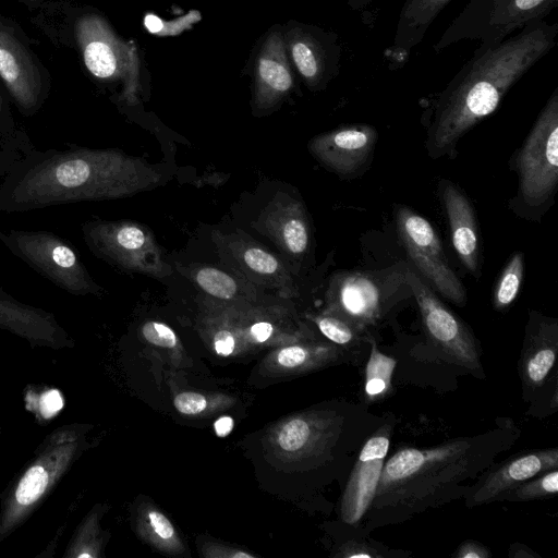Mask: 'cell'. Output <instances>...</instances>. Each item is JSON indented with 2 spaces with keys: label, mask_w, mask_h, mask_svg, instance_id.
Returning <instances> with one entry per match:
<instances>
[{
  "label": "cell",
  "mask_w": 558,
  "mask_h": 558,
  "mask_svg": "<svg viewBox=\"0 0 558 558\" xmlns=\"http://www.w3.org/2000/svg\"><path fill=\"white\" fill-rule=\"evenodd\" d=\"M519 436L508 421L483 434L442 445L405 447L385 460L375 497L364 517L368 530L401 523L463 496Z\"/></svg>",
  "instance_id": "6da1fadb"
},
{
  "label": "cell",
  "mask_w": 558,
  "mask_h": 558,
  "mask_svg": "<svg viewBox=\"0 0 558 558\" xmlns=\"http://www.w3.org/2000/svg\"><path fill=\"white\" fill-rule=\"evenodd\" d=\"M257 228L289 256L301 257L308 250L311 230L306 211L299 201L286 194L272 198L260 214Z\"/></svg>",
  "instance_id": "ac0fdd59"
},
{
  "label": "cell",
  "mask_w": 558,
  "mask_h": 558,
  "mask_svg": "<svg viewBox=\"0 0 558 558\" xmlns=\"http://www.w3.org/2000/svg\"><path fill=\"white\" fill-rule=\"evenodd\" d=\"M524 274V257L518 252L513 254L504 268L495 291L494 306L496 310L507 308L517 298Z\"/></svg>",
  "instance_id": "4316f807"
},
{
  "label": "cell",
  "mask_w": 558,
  "mask_h": 558,
  "mask_svg": "<svg viewBox=\"0 0 558 558\" xmlns=\"http://www.w3.org/2000/svg\"><path fill=\"white\" fill-rule=\"evenodd\" d=\"M142 335L146 341L158 347L173 348L177 344L174 331L162 323H145L142 327Z\"/></svg>",
  "instance_id": "4dcf8cb0"
},
{
  "label": "cell",
  "mask_w": 558,
  "mask_h": 558,
  "mask_svg": "<svg viewBox=\"0 0 558 558\" xmlns=\"http://www.w3.org/2000/svg\"><path fill=\"white\" fill-rule=\"evenodd\" d=\"M557 325L544 324L532 337L523 357V381L531 388L539 387L555 365L557 355Z\"/></svg>",
  "instance_id": "603a6c76"
},
{
  "label": "cell",
  "mask_w": 558,
  "mask_h": 558,
  "mask_svg": "<svg viewBox=\"0 0 558 558\" xmlns=\"http://www.w3.org/2000/svg\"><path fill=\"white\" fill-rule=\"evenodd\" d=\"M1 117H2V99L0 96V134L4 131V128L1 124Z\"/></svg>",
  "instance_id": "b9f144b4"
},
{
  "label": "cell",
  "mask_w": 558,
  "mask_h": 558,
  "mask_svg": "<svg viewBox=\"0 0 558 558\" xmlns=\"http://www.w3.org/2000/svg\"><path fill=\"white\" fill-rule=\"evenodd\" d=\"M82 234L90 252L116 267L156 278L171 275L153 232L137 221L95 218L82 225Z\"/></svg>",
  "instance_id": "52a82bcc"
},
{
  "label": "cell",
  "mask_w": 558,
  "mask_h": 558,
  "mask_svg": "<svg viewBox=\"0 0 558 558\" xmlns=\"http://www.w3.org/2000/svg\"><path fill=\"white\" fill-rule=\"evenodd\" d=\"M0 242L15 257L68 293L97 295L102 291L74 246L50 231L0 229Z\"/></svg>",
  "instance_id": "5b68a950"
},
{
  "label": "cell",
  "mask_w": 558,
  "mask_h": 558,
  "mask_svg": "<svg viewBox=\"0 0 558 558\" xmlns=\"http://www.w3.org/2000/svg\"><path fill=\"white\" fill-rule=\"evenodd\" d=\"M277 360L282 366L296 367L303 365L308 360L311 361L312 354L303 347L292 345L281 349Z\"/></svg>",
  "instance_id": "d6a6232c"
},
{
  "label": "cell",
  "mask_w": 558,
  "mask_h": 558,
  "mask_svg": "<svg viewBox=\"0 0 558 558\" xmlns=\"http://www.w3.org/2000/svg\"><path fill=\"white\" fill-rule=\"evenodd\" d=\"M442 201L450 227L453 248L472 274L478 272V234L475 214L466 196L451 183L442 187Z\"/></svg>",
  "instance_id": "44dd1931"
},
{
  "label": "cell",
  "mask_w": 558,
  "mask_h": 558,
  "mask_svg": "<svg viewBox=\"0 0 558 558\" xmlns=\"http://www.w3.org/2000/svg\"><path fill=\"white\" fill-rule=\"evenodd\" d=\"M407 280L429 338L454 363L470 371H478L480 351L469 328L439 301L430 287L409 266Z\"/></svg>",
  "instance_id": "7c38bea8"
},
{
  "label": "cell",
  "mask_w": 558,
  "mask_h": 558,
  "mask_svg": "<svg viewBox=\"0 0 558 558\" xmlns=\"http://www.w3.org/2000/svg\"><path fill=\"white\" fill-rule=\"evenodd\" d=\"M282 33L291 65L310 89H324L340 73L337 34L296 21H289Z\"/></svg>",
  "instance_id": "8fae6325"
},
{
  "label": "cell",
  "mask_w": 558,
  "mask_h": 558,
  "mask_svg": "<svg viewBox=\"0 0 558 558\" xmlns=\"http://www.w3.org/2000/svg\"><path fill=\"white\" fill-rule=\"evenodd\" d=\"M84 64L96 78L120 81L121 97L129 104L137 101L140 63L135 47L121 40L98 15L81 17L75 27Z\"/></svg>",
  "instance_id": "ba28073f"
},
{
  "label": "cell",
  "mask_w": 558,
  "mask_h": 558,
  "mask_svg": "<svg viewBox=\"0 0 558 558\" xmlns=\"http://www.w3.org/2000/svg\"><path fill=\"white\" fill-rule=\"evenodd\" d=\"M557 7L558 0H470L434 45V51L464 40L494 47L527 24L545 20Z\"/></svg>",
  "instance_id": "277c9868"
},
{
  "label": "cell",
  "mask_w": 558,
  "mask_h": 558,
  "mask_svg": "<svg viewBox=\"0 0 558 558\" xmlns=\"http://www.w3.org/2000/svg\"><path fill=\"white\" fill-rule=\"evenodd\" d=\"M377 131L368 124H353L319 134L308 143L312 155L340 174L360 170L373 151Z\"/></svg>",
  "instance_id": "2e32d148"
},
{
  "label": "cell",
  "mask_w": 558,
  "mask_h": 558,
  "mask_svg": "<svg viewBox=\"0 0 558 558\" xmlns=\"http://www.w3.org/2000/svg\"><path fill=\"white\" fill-rule=\"evenodd\" d=\"M148 518L151 527L160 538L168 539L173 536V526L162 513L158 511H150Z\"/></svg>",
  "instance_id": "d590c367"
},
{
  "label": "cell",
  "mask_w": 558,
  "mask_h": 558,
  "mask_svg": "<svg viewBox=\"0 0 558 558\" xmlns=\"http://www.w3.org/2000/svg\"><path fill=\"white\" fill-rule=\"evenodd\" d=\"M253 106L258 111L274 109L295 87V72L287 54L282 27L264 36L254 60Z\"/></svg>",
  "instance_id": "4fadbf2b"
},
{
  "label": "cell",
  "mask_w": 558,
  "mask_h": 558,
  "mask_svg": "<svg viewBox=\"0 0 558 558\" xmlns=\"http://www.w3.org/2000/svg\"><path fill=\"white\" fill-rule=\"evenodd\" d=\"M389 446L390 427L385 426L361 449L341 502V515L347 523H360L371 507Z\"/></svg>",
  "instance_id": "9a60e30c"
},
{
  "label": "cell",
  "mask_w": 558,
  "mask_h": 558,
  "mask_svg": "<svg viewBox=\"0 0 558 558\" xmlns=\"http://www.w3.org/2000/svg\"><path fill=\"white\" fill-rule=\"evenodd\" d=\"M313 429L304 418L288 421L279 430L277 441L279 447L288 452L301 450L312 438Z\"/></svg>",
  "instance_id": "f1b7e54d"
},
{
  "label": "cell",
  "mask_w": 558,
  "mask_h": 558,
  "mask_svg": "<svg viewBox=\"0 0 558 558\" xmlns=\"http://www.w3.org/2000/svg\"><path fill=\"white\" fill-rule=\"evenodd\" d=\"M451 0H404L390 54L397 61L408 57L424 39L433 22Z\"/></svg>",
  "instance_id": "7402d4cb"
},
{
  "label": "cell",
  "mask_w": 558,
  "mask_h": 558,
  "mask_svg": "<svg viewBox=\"0 0 558 558\" xmlns=\"http://www.w3.org/2000/svg\"><path fill=\"white\" fill-rule=\"evenodd\" d=\"M558 492V470L537 475L505 493L499 500L527 501L555 496Z\"/></svg>",
  "instance_id": "83f0119b"
},
{
  "label": "cell",
  "mask_w": 558,
  "mask_h": 558,
  "mask_svg": "<svg viewBox=\"0 0 558 558\" xmlns=\"http://www.w3.org/2000/svg\"><path fill=\"white\" fill-rule=\"evenodd\" d=\"M243 271L250 272L260 281L290 288L292 280L280 260L267 250L242 240L228 244Z\"/></svg>",
  "instance_id": "cb8c5ba5"
},
{
  "label": "cell",
  "mask_w": 558,
  "mask_h": 558,
  "mask_svg": "<svg viewBox=\"0 0 558 558\" xmlns=\"http://www.w3.org/2000/svg\"><path fill=\"white\" fill-rule=\"evenodd\" d=\"M274 325L268 320H257L251 325L248 332L256 342H265L274 333Z\"/></svg>",
  "instance_id": "f35d334b"
},
{
  "label": "cell",
  "mask_w": 558,
  "mask_h": 558,
  "mask_svg": "<svg viewBox=\"0 0 558 558\" xmlns=\"http://www.w3.org/2000/svg\"><path fill=\"white\" fill-rule=\"evenodd\" d=\"M190 277L203 291L221 300H232L245 288L232 275L211 266L197 267Z\"/></svg>",
  "instance_id": "484cf974"
},
{
  "label": "cell",
  "mask_w": 558,
  "mask_h": 558,
  "mask_svg": "<svg viewBox=\"0 0 558 558\" xmlns=\"http://www.w3.org/2000/svg\"><path fill=\"white\" fill-rule=\"evenodd\" d=\"M407 270L408 265L402 262L380 270L336 275L328 290L331 314L357 330L374 325L409 288Z\"/></svg>",
  "instance_id": "8992f818"
},
{
  "label": "cell",
  "mask_w": 558,
  "mask_h": 558,
  "mask_svg": "<svg viewBox=\"0 0 558 558\" xmlns=\"http://www.w3.org/2000/svg\"><path fill=\"white\" fill-rule=\"evenodd\" d=\"M352 10H362L373 0H344Z\"/></svg>",
  "instance_id": "60d3db41"
},
{
  "label": "cell",
  "mask_w": 558,
  "mask_h": 558,
  "mask_svg": "<svg viewBox=\"0 0 558 558\" xmlns=\"http://www.w3.org/2000/svg\"><path fill=\"white\" fill-rule=\"evenodd\" d=\"M398 234L409 258L429 284L459 306L466 302L463 283L449 267L440 240L430 222L407 207L397 213Z\"/></svg>",
  "instance_id": "30bf717a"
},
{
  "label": "cell",
  "mask_w": 558,
  "mask_h": 558,
  "mask_svg": "<svg viewBox=\"0 0 558 558\" xmlns=\"http://www.w3.org/2000/svg\"><path fill=\"white\" fill-rule=\"evenodd\" d=\"M553 469H558V449L534 450L512 457L487 470L464 495L468 507L499 500L507 492Z\"/></svg>",
  "instance_id": "5bb4252c"
},
{
  "label": "cell",
  "mask_w": 558,
  "mask_h": 558,
  "mask_svg": "<svg viewBox=\"0 0 558 558\" xmlns=\"http://www.w3.org/2000/svg\"><path fill=\"white\" fill-rule=\"evenodd\" d=\"M490 556L489 549L474 541L463 542L454 554L457 558H487Z\"/></svg>",
  "instance_id": "8d00e7d4"
},
{
  "label": "cell",
  "mask_w": 558,
  "mask_h": 558,
  "mask_svg": "<svg viewBox=\"0 0 558 558\" xmlns=\"http://www.w3.org/2000/svg\"><path fill=\"white\" fill-rule=\"evenodd\" d=\"M214 347L217 354L230 355L235 348V339L229 329H220L214 336Z\"/></svg>",
  "instance_id": "e575fe53"
},
{
  "label": "cell",
  "mask_w": 558,
  "mask_h": 558,
  "mask_svg": "<svg viewBox=\"0 0 558 558\" xmlns=\"http://www.w3.org/2000/svg\"><path fill=\"white\" fill-rule=\"evenodd\" d=\"M515 162L524 202L532 206L546 202L558 181V88L539 112Z\"/></svg>",
  "instance_id": "9c48e42d"
},
{
  "label": "cell",
  "mask_w": 558,
  "mask_h": 558,
  "mask_svg": "<svg viewBox=\"0 0 558 558\" xmlns=\"http://www.w3.org/2000/svg\"><path fill=\"white\" fill-rule=\"evenodd\" d=\"M214 427L219 437H225L232 430L233 421L230 416H221L215 422Z\"/></svg>",
  "instance_id": "ab89813d"
},
{
  "label": "cell",
  "mask_w": 558,
  "mask_h": 558,
  "mask_svg": "<svg viewBox=\"0 0 558 558\" xmlns=\"http://www.w3.org/2000/svg\"><path fill=\"white\" fill-rule=\"evenodd\" d=\"M320 332L333 343L347 345L357 339V329L335 314H324L315 319Z\"/></svg>",
  "instance_id": "f546056e"
},
{
  "label": "cell",
  "mask_w": 558,
  "mask_h": 558,
  "mask_svg": "<svg viewBox=\"0 0 558 558\" xmlns=\"http://www.w3.org/2000/svg\"><path fill=\"white\" fill-rule=\"evenodd\" d=\"M0 328L29 341L54 344L65 340V332L53 315L14 299L0 286Z\"/></svg>",
  "instance_id": "ffe728a7"
},
{
  "label": "cell",
  "mask_w": 558,
  "mask_h": 558,
  "mask_svg": "<svg viewBox=\"0 0 558 558\" xmlns=\"http://www.w3.org/2000/svg\"><path fill=\"white\" fill-rule=\"evenodd\" d=\"M343 557L348 558H373V557H380L379 554H376V551L369 547L367 544L364 543H357L353 542L351 544H348L347 547L343 549Z\"/></svg>",
  "instance_id": "74e56055"
},
{
  "label": "cell",
  "mask_w": 558,
  "mask_h": 558,
  "mask_svg": "<svg viewBox=\"0 0 558 558\" xmlns=\"http://www.w3.org/2000/svg\"><path fill=\"white\" fill-rule=\"evenodd\" d=\"M557 36V23L539 20L494 47H477L432 105V151L446 154L492 114L508 90L556 47Z\"/></svg>",
  "instance_id": "3957f363"
},
{
  "label": "cell",
  "mask_w": 558,
  "mask_h": 558,
  "mask_svg": "<svg viewBox=\"0 0 558 558\" xmlns=\"http://www.w3.org/2000/svg\"><path fill=\"white\" fill-rule=\"evenodd\" d=\"M63 405V400L58 390H50L40 397L39 410L45 418L57 414Z\"/></svg>",
  "instance_id": "836d02e7"
},
{
  "label": "cell",
  "mask_w": 558,
  "mask_h": 558,
  "mask_svg": "<svg viewBox=\"0 0 558 558\" xmlns=\"http://www.w3.org/2000/svg\"><path fill=\"white\" fill-rule=\"evenodd\" d=\"M32 1H36V0H32Z\"/></svg>",
  "instance_id": "7bdbcfd3"
},
{
  "label": "cell",
  "mask_w": 558,
  "mask_h": 558,
  "mask_svg": "<svg viewBox=\"0 0 558 558\" xmlns=\"http://www.w3.org/2000/svg\"><path fill=\"white\" fill-rule=\"evenodd\" d=\"M175 409L186 415L201 413L207 405L206 398L197 392H181L173 400Z\"/></svg>",
  "instance_id": "1f68e13d"
},
{
  "label": "cell",
  "mask_w": 558,
  "mask_h": 558,
  "mask_svg": "<svg viewBox=\"0 0 558 558\" xmlns=\"http://www.w3.org/2000/svg\"><path fill=\"white\" fill-rule=\"evenodd\" d=\"M0 76L19 108L32 114L41 100V77L25 47L1 22Z\"/></svg>",
  "instance_id": "e0dca14e"
},
{
  "label": "cell",
  "mask_w": 558,
  "mask_h": 558,
  "mask_svg": "<svg viewBox=\"0 0 558 558\" xmlns=\"http://www.w3.org/2000/svg\"><path fill=\"white\" fill-rule=\"evenodd\" d=\"M369 342L371 354L365 368L364 392L368 401H377L390 391L396 361L380 352L373 338H369Z\"/></svg>",
  "instance_id": "d4e9b609"
},
{
  "label": "cell",
  "mask_w": 558,
  "mask_h": 558,
  "mask_svg": "<svg viewBox=\"0 0 558 558\" xmlns=\"http://www.w3.org/2000/svg\"><path fill=\"white\" fill-rule=\"evenodd\" d=\"M74 438H64L61 435L54 440L47 453L34 463L22 476L14 499L11 504L9 514L13 519L35 504L52 484V481L61 473L74 454Z\"/></svg>",
  "instance_id": "d6986e66"
},
{
  "label": "cell",
  "mask_w": 558,
  "mask_h": 558,
  "mask_svg": "<svg viewBox=\"0 0 558 558\" xmlns=\"http://www.w3.org/2000/svg\"><path fill=\"white\" fill-rule=\"evenodd\" d=\"M161 181V173L145 160L119 149L35 151L10 168L0 183V211L123 198L155 189Z\"/></svg>",
  "instance_id": "7a4b0ae2"
}]
</instances>
